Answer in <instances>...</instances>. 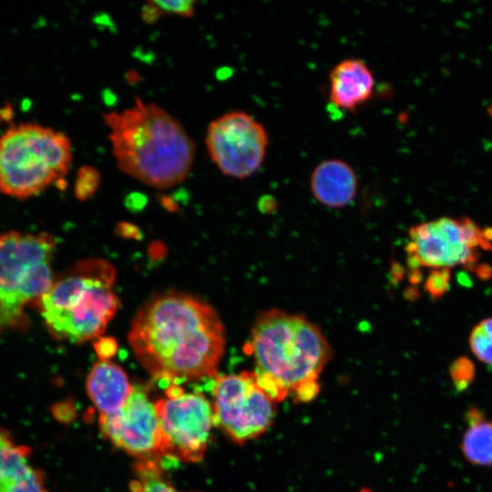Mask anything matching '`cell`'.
I'll list each match as a JSON object with an SVG mask.
<instances>
[{
	"label": "cell",
	"instance_id": "15",
	"mask_svg": "<svg viewBox=\"0 0 492 492\" xmlns=\"http://www.w3.org/2000/svg\"><path fill=\"white\" fill-rule=\"evenodd\" d=\"M466 429L460 444L466 461L474 466H492V421L477 407L466 413Z\"/></svg>",
	"mask_w": 492,
	"mask_h": 492
},
{
	"label": "cell",
	"instance_id": "4",
	"mask_svg": "<svg viewBox=\"0 0 492 492\" xmlns=\"http://www.w3.org/2000/svg\"><path fill=\"white\" fill-rule=\"evenodd\" d=\"M115 277L109 262L88 259L53 282L37 308L55 339L81 343L103 333L119 306Z\"/></svg>",
	"mask_w": 492,
	"mask_h": 492
},
{
	"label": "cell",
	"instance_id": "11",
	"mask_svg": "<svg viewBox=\"0 0 492 492\" xmlns=\"http://www.w3.org/2000/svg\"><path fill=\"white\" fill-rule=\"evenodd\" d=\"M155 409L169 449V459H202L213 420V408L200 393H183L157 401Z\"/></svg>",
	"mask_w": 492,
	"mask_h": 492
},
{
	"label": "cell",
	"instance_id": "6",
	"mask_svg": "<svg viewBox=\"0 0 492 492\" xmlns=\"http://www.w3.org/2000/svg\"><path fill=\"white\" fill-rule=\"evenodd\" d=\"M55 249L49 233L0 234V333L26 328V308L37 307L54 282Z\"/></svg>",
	"mask_w": 492,
	"mask_h": 492
},
{
	"label": "cell",
	"instance_id": "8",
	"mask_svg": "<svg viewBox=\"0 0 492 492\" xmlns=\"http://www.w3.org/2000/svg\"><path fill=\"white\" fill-rule=\"evenodd\" d=\"M213 420L236 443L262 435L272 424L275 401L259 384L254 371L216 376Z\"/></svg>",
	"mask_w": 492,
	"mask_h": 492
},
{
	"label": "cell",
	"instance_id": "21",
	"mask_svg": "<svg viewBox=\"0 0 492 492\" xmlns=\"http://www.w3.org/2000/svg\"><path fill=\"white\" fill-rule=\"evenodd\" d=\"M163 15H176L181 17H192L195 15L194 0H152Z\"/></svg>",
	"mask_w": 492,
	"mask_h": 492
},
{
	"label": "cell",
	"instance_id": "12",
	"mask_svg": "<svg viewBox=\"0 0 492 492\" xmlns=\"http://www.w3.org/2000/svg\"><path fill=\"white\" fill-rule=\"evenodd\" d=\"M374 77L368 65L360 58H346L329 74V100L337 108L354 111L374 95Z\"/></svg>",
	"mask_w": 492,
	"mask_h": 492
},
{
	"label": "cell",
	"instance_id": "22",
	"mask_svg": "<svg viewBox=\"0 0 492 492\" xmlns=\"http://www.w3.org/2000/svg\"><path fill=\"white\" fill-rule=\"evenodd\" d=\"M449 279V269H435L428 275L425 288L434 299H437L448 291Z\"/></svg>",
	"mask_w": 492,
	"mask_h": 492
},
{
	"label": "cell",
	"instance_id": "5",
	"mask_svg": "<svg viewBox=\"0 0 492 492\" xmlns=\"http://www.w3.org/2000/svg\"><path fill=\"white\" fill-rule=\"evenodd\" d=\"M72 163L69 138L36 123H20L0 137V191L17 199L64 179Z\"/></svg>",
	"mask_w": 492,
	"mask_h": 492
},
{
	"label": "cell",
	"instance_id": "3",
	"mask_svg": "<svg viewBox=\"0 0 492 492\" xmlns=\"http://www.w3.org/2000/svg\"><path fill=\"white\" fill-rule=\"evenodd\" d=\"M118 169L157 189H167L189 175L196 144L179 121L161 107L139 97L118 112L104 114Z\"/></svg>",
	"mask_w": 492,
	"mask_h": 492
},
{
	"label": "cell",
	"instance_id": "1",
	"mask_svg": "<svg viewBox=\"0 0 492 492\" xmlns=\"http://www.w3.org/2000/svg\"><path fill=\"white\" fill-rule=\"evenodd\" d=\"M128 339L153 377L176 385L214 379L225 346L224 328L215 310L179 292L148 301L137 313Z\"/></svg>",
	"mask_w": 492,
	"mask_h": 492
},
{
	"label": "cell",
	"instance_id": "16",
	"mask_svg": "<svg viewBox=\"0 0 492 492\" xmlns=\"http://www.w3.org/2000/svg\"><path fill=\"white\" fill-rule=\"evenodd\" d=\"M162 466L158 460H138L135 464L137 478L129 484L131 492H179L164 478Z\"/></svg>",
	"mask_w": 492,
	"mask_h": 492
},
{
	"label": "cell",
	"instance_id": "19",
	"mask_svg": "<svg viewBox=\"0 0 492 492\" xmlns=\"http://www.w3.org/2000/svg\"><path fill=\"white\" fill-rule=\"evenodd\" d=\"M98 169L90 165L81 166L77 173L74 193L79 200H87L94 195L100 183Z\"/></svg>",
	"mask_w": 492,
	"mask_h": 492
},
{
	"label": "cell",
	"instance_id": "17",
	"mask_svg": "<svg viewBox=\"0 0 492 492\" xmlns=\"http://www.w3.org/2000/svg\"><path fill=\"white\" fill-rule=\"evenodd\" d=\"M469 345L480 361L492 365V318L482 320L473 328Z\"/></svg>",
	"mask_w": 492,
	"mask_h": 492
},
{
	"label": "cell",
	"instance_id": "9",
	"mask_svg": "<svg viewBox=\"0 0 492 492\" xmlns=\"http://www.w3.org/2000/svg\"><path fill=\"white\" fill-rule=\"evenodd\" d=\"M205 144L223 175L243 179L261 167L269 147L264 126L241 110L227 112L208 127Z\"/></svg>",
	"mask_w": 492,
	"mask_h": 492
},
{
	"label": "cell",
	"instance_id": "18",
	"mask_svg": "<svg viewBox=\"0 0 492 492\" xmlns=\"http://www.w3.org/2000/svg\"><path fill=\"white\" fill-rule=\"evenodd\" d=\"M0 492H46L44 476L31 466L21 476L0 484Z\"/></svg>",
	"mask_w": 492,
	"mask_h": 492
},
{
	"label": "cell",
	"instance_id": "26",
	"mask_svg": "<svg viewBox=\"0 0 492 492\" xmlns=\"http://www.w3.org/2000/svg\"><path fill=\"white\" fill-rule=\"evenodd\" d=\"M117 233H118L121 237H124L126 239H140L141 238V232L139 229L129 222H120L117 229Z\"/></svg>",
	"mask_w": 492,
	"mask_h": 492
},
{
	"label": "cell",
	"instance_id": "28",
	"mask_svg": "<svg viewBox=\"0 0 492 492\" xmlns=\"http://www.w3.org/2000/svg\"><path fill=\"white\" fill-rule=\"evenodd\" d=\"M102 99L105 105L108 107L115 106L117 103V96L109 88H105L102 92Z\"/></svg>",
	"mask_w": 492,
	"mask_h": 492
},
{
	"label": "cell",
	"instance_id": "23",
	"mask_svg": "<svg viewBox=\"0 0 492 492\" xmlns=\"http://www.w3.org/2000/svg\"><path fill=\"white\" fill-rule=\"evenodd\" d=\"M94 348L100 360L108 361L117 353L118 343L113 337H99Z\"/></svg>",
	"mask_w": 492,
	"mask_h": 492
},
{
	"label": "cell",
	"instance_id": "14",
	"mask_svg": "<svg viewBox=\"0 0 492 492\" xmlns=\"http://www.w3.org/2000/svg\"><path fill=\"white\" fill-rule=\"evenodd\" d=\"M86 386L100 415L118 412L125 405L134 387L121 367L103 360L92 366Z\"/></svg>",
	"mask_w": 492,
	"mask_h": 492
},
{
	"label": "cell",
	"instance_id": "13",
	"mask_svg": "<svg viewBox=\"0 0 492 492\" xmlns=\"http://www.w3.org/2000/svg\"><path fill=\"white\" fill-rule=\"evenodd\" d=\"M310 188L314 199L329 208H343L357 194L358 178L353 167L340 159L320 161L313 169Z\"/></svg>",
	"mask_w": 492,
	"mask_h": 492
},
{
	"label": "cell",
	"instance_id": "20",
	"mask_svg": "<svg viewBox=\"0 0 492 492\" xmlns=\"http://www.w3.org/2000/svg\"><path fill=\"white\" fill-rule=\"evenodd\" d=\"M449 374L455 387L462 391L467 388L473 381L475 367L468 358L459 357L451 364Z\"/></svg>",
	"mask_w": 492,
	"mask_h": 492
},
{
	"label": "cell",
	"instance_id": "10",
	"mask_svg": "<svg viewBox=\"0 0 492 492\" xmlns=\"http://www.w3.org/2000/svg\"><path fill=\"white\" fill-rule=\"evenodd\" d=\"M101 433L116 446L138 460L162 463L169 459V449L153 405L141 386L133 387L125 405L117 413L100 415ZM163 464V463H162Z\"/></svg>",
	"mask_w": 492,
	"mask_h": 492
},
{
	"label": "cell",
	"instance_id": "29",
	"mask_svg": "<svg viewBox=\"0 0 492 492\" xmlns=\"http://www.w3.org/2000/svg\"><path fill=\"white\" fill-rule=\"evenodd\" d=\"M487 112H488V115L490 116V118H492V104H490V106L488 107Z\"/></svg>",
	"mask_w": 492,
	"mask_h": 492
},
{
	"label": "cell",
	"instance_id": "25",
	"mask_svg": "<svg viewBox=\"0 0 492 492\" xmlns=\"http://www.w3.org/2000/svg\"><path fill=\"white\" fill-rule=\"evenodd\" d=\"M125 204L128 210L138 211L147 204V197L139 192H132L126 197Z\"/></svg>",
	"mask_w": 492,
	"mask_h": 492
},
{
	"label": "cell",
	"instance_id": "7",
	"mask_svg": "<svg viewBox=\"0 0 492 492\" xmlns=\"http://www.w3.org/2000/svg\"><path fill=\"white\" fill-rule=\"evenodd\" d=\"M405 250L409 266L449 269L473 265L478 249H492V229H480L471 219L440 218L410 228Z\"/></svg>",
	"mask_w": 492,
	"mask_h": 492
},
{
	"label": "cell",
	"instance_id": "2",
	"mask_svg": "<svg viewBox=\"0 0 492 492\" xmlns=\"http://www.w3.org/2000/svg\"><path fill=\"white\" fill-rule=\"evenodd\" d=\"M244 350L254 359L259 384L275 401L306 402L319 392V376L332 349L320 328L302 314L261 312Z\"/></svg>",
	"mask_w": 492,
	"mask_h": 492
},
{
	"label": "cell",
	"instance_id": "27",
	"mask_svg": "<svg viewBox=\"0 0 492 492\" xmlns=\"http://www.w3.org/2000/svg\"><path fill=\"white\" fill-rule=\"evenodd\" d=\"M94 23L96 25H97V26H102V27H106V28H109L112 30V28L114 29V24L111 20V18L109 17V15L108 14H105V13H102V14H97L95 17H94Z\"/></svg>",
	"mask_w": 492,
	"mask_h": 492
},
{
	"label": "cell",
	"instance_id": "30",
	"mask_svg": "<svg viewBox=\"0 0 492 492\" xmlns=\"http://www.w3.org/2000/svg\"><path fill=\"white\" fill-rule=\"evenodd\" d=\"M359 492H373V491L369 488H363Z\"/></svg>",
	"mask_w": 492,
	"mask_h": 492
},
{
	"label": "cell",
	"instance_id": "24",
	"mask_svg": "<svg viewBox=\"0 0 492 492\" xmlns=\"http://www.w3.org/2000/svg\"><path fill=\"white\" fill-rule=\"evenodd\" d=\"M141 19L147 23V24H154L157 21L159 20L161 16H163L160 10L158 8V6L153 3L152 0L148 1L142 7H141Z\"/></svg>",
	"mask_w": 492,
	"mask_h": 492
}]
</instances>
